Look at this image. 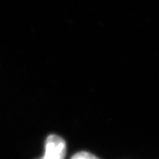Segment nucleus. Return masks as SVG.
Here are the masks:
<instances>
[{
	"mask_svg": "<svg viewBox=\"0 0 159 159\" xmlns=\"http://www.w3.org/2000/svg\"><path fill=\"white\" fill-rule=\"evenodd\" d=\"M66 144L64 139L56 135H50L45 142L44 156L41 159H64Z\"/></svg>",
	"mask_w": 159,
	"mask_h": 159,
	"instance_id": "1",
	"label": "nucleus"
},
{
	"mask_svg": "<svg viewBox=\"0 0 159 159\" xmlns=\"http://www.w3.org/2000/svg\"><path fill=\"white\" fill-rule=\"evenodd\" d=\"M71 159H99L97 156L88 152H80L73 156Z\"/></svg>",
	"mask_w": 159,
	"mask_h": 159,
	"instance_id": "2",
	"label": "nucleus"
}]
</instances>
